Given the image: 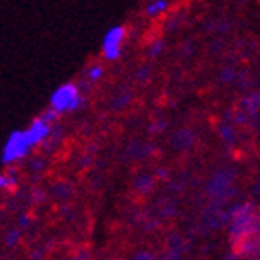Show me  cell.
<instances>
[{"instance_id": "obj_1", "label": "cell", "mask_w": 260, "mask_h": 260, "mask_svg": "<svg viewBox=\"0 0 260 260\" xmlns=\"http://www.w3.org/2000/svg\"><path fill=\"white\" fill-rule=\"evenodd\" d=\"M50 132V119L49 117H39L28 126L26 130H15L11 132L8 141L4 145V152H2V162L11 164L15 160H21L22 156H26L30 149L34 145H38L49 136Z\"/></svg>"}, {"instance_id": "obj_2", "label": "cell", "mask_w": 260, "mask_h": 260, "mask_svg": "<svg viewBox=\"0 0 260 260\" xmlns=\"http://www.w3.org/2000/svg\"><path fill=\"white\" fill-rule=\"evenodd\" d=\"M80 101L82 99L80 93H78V87L75 84H63V86L56 87L54 93L50 95V108L58 114H63V112L78 108Z\"/></svg>"}, {"instance_id": "obj_3", "label": "cell", "mask_w": 260, "mask_h": 260, "mask_svg": "<svg viewBox=\"0 0 260 260\" xmlns=\"http://www.w3.org/2000/svg\"><path fill=\"white\" fill-rule=\"evenodd\" d=\"M125 39V28L123 26H114L110 28L108 32L104 34L103 39V52L106 60H117L121 56V45Z\"/></svg>"}, {"instance_id": "obj_4", "label": "cell", "mask_w": 260, "mask_h": 260, "mask_svg": "<svg viewBox=\"0 0 260 260\" xmlns=\"http://www.w3.org/2000/svg\"><path fill=\"white\" fill-rule=\"evenodd\" d=\"M168 0H152L151 4L147 6V15L149 17H156L160 15L162 11L168 10Z\"/></svg>"}, {"instance_id": "obj_5", "label": "cell", "mask_w": 260, "mask_h": 260, "mask_svg": "<svg viewBox=\"0 0 260 260\" xmlns=\"http://www.w3.org/2000/svg\"><path fill=\"white\" fill-rule=\"evenodd\" d=\"M101 76H103V67H101V65H93L91 69L87 71V78H89V80H99V78H101Z\"/></svg>"}]
</instances>
